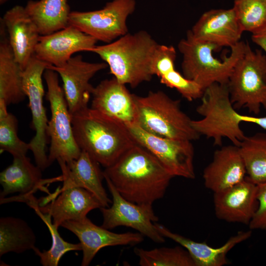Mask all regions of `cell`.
Returning <instances> with one entry per match:
<instances>
[{
    "label": "cell",
    "instance_id": "cell-19",
    "mask_svg": "<svg viewBox=\"0 0 266 266\" xmlns=\"http://www.w3.org/2000/svg\"><path fill=\"white\" fill-rule=\"evenodd\" d=\"M196 40L230 48L240 40L243 32L233 8L213 9L203 13L188 32Z\"/></svg>",
    "mask_w": 266,
    "mask_h": 266
},
{
    "label": "cell",
    "instance_id": "cell-13",
    "mask_svg": "<svg viewBox=\"0 0 266 266\" xmlns=\"http://www.w3.org/2000/svg\"><path fill=\"white\" fill-rule=\"evenodd\" d=\"M52 195L58 196L43 198L38 201L31 195L27 197L25 202L34 210L49 214L57 228L65 221L85 218L91 210L102 207L92 194L82 188L59 189Z\"/></svg>",
    "mask_w": 266,
    "mask_h": 266
},
{
    "label": "cell",
    "instance_id": "cell-12",
    "mask_svg": "<svg viewBox=\"0 0 266 266\" xmlns=\"http://www.w3.org/2000/svg\"><path fill=\"white\" fill-rule=\"evenodd\" d=\"M104 178L112 197V204L100 208L103 217L101 226L108 230L119 226L131 228L156 243H164L165 237L154 224L159 218L152 205L137 204L125 199L107 177Z\"/></svg>",
    "mask_w": 266,
    "mask_h": 266
},
{
    "label": "cell",
    "instance_id": "cell-32",
    "mask_svg": "<svg viewBox=\"0 0 266 266\" xmlns=\"http://www.w3.org/2000/svg\"><path fill=\"white\" fill-rule=\"evenodd\" d=\"M7 105L0 102V150L6 151L13 157L26 156L30 144L21 140L18 136V121L7 110Z\"/></svg>",
    "mask_w": 266,
    "mask_h": 266
},
{
    "label": "cell",
    "instance_id": "cell-36",
    "mask_svg": "<svg viewBox=\"0 0 266 266\" xmlns=\"http://www.w3.org/2000/svg\"><path fill=\"white\" fill-rule=\"evenodd\" d=\"M8 0H0V4H3L4 3L6 2V1H7Z\"/></svg>",
    "mask_w": 266,
    "mask_h": 266
},
{
    "label": "cell",
    "instance_id": "cell-35",
    "mask_svg": "<svg viewBox=\"0 0 266 266\" xmlns=\"http://www.w3.org/2000/svg\"><path fill=\"white\" fill-rule=\"evenodd\" d=\"M251 39L266 53V30L259 33L252 34Z\"/></svg>",
    "mask_w": 266,
    "mask_h": 266
},
{
    "label": "cell",
    "instance_id": "cell-34",
    "mask_svg": "<svg viewBox=\"0 0 266 266\" xmlns=\"http://www.w3.org/2000/svg\"><path fill=\"white\" fill-rule=\"evenodd\" d=\"M257 209L249 224L250 230H266V181L257 184Z\"/></svg>",
    "mask_w": 266,
    "mask_h": 266
},
{
    "label": "cell",
    "instance_id": "cell-1",
    "mask_svg": "<svg viewBox=\"0 0 266 266\" xmlns=\"http://www.w3.org/2000/svg\"><path fill=\"white\" fill-rule=\"evenodd\" d=\"M103 172L123 198L140 204L153 205L163 198L173 177L153 154L137 143Z\"/></svg>",
    "mask_w": 266,
    "mask_h": 266
},
{
    "label": "cell",
    "instance_id": "cell-4",
    "mask_svg": "<svg viewBox=\"0 0 266 266\" xmlns=\"http://www.w3.org/2000/svg\"><path fill=\"white\" fill-rule=\"evenodd\" d=\"M247 42L240 41L231 47V53L222 60L213 56L222 48L213 43L195 39L187 32L186 37L178 44L183 60V75L204 90L214 83L227 84L237 60L243 54Z\"/></svg>",
    "mask_w": 266,
    "mask_h": 266
},
{
    "label": "cell",
    "instance_id": "cell-10",
    "mask_svg": "<svg viewBox=\"0 0 266 266\" xmlns=\"http://www.w3.org/2000/svg\"><path fill=\"white\" fill-rule=\"evenodd\" d=\"M135 7V0H112L99 10L70 12L68 25L109 43L128 33L127 20Z\"/></svg>",
    "mask_w": 266,
    "mask_h": 266
},
{
    "label": "cell",
    "instance_id": "cell-23",
    "mask_svg": "<svg viewBox=\"0 0 266 266\" xmlns=\"http://www.w3.org/2000/svg\"><path fill=\"white\" fill-rule=\"evenodd\" d=\"M42 171L38 166L33 165L27 156L14 157L12 164L0 173V183L2 188L0 199L15 193L28 196L37 190L47 192L44 185L57 181H63L62 175L43 179Z\"/></svg>",
    "mask_w": 266,
    "mask_h": 266
},
{
    "label": "cell",
    "instance_id": "cell-20",
    "mask_svg": "<svg viewBox=\"0 0 266 266\" xmlns=\"http://www.w3.org/2000/svg\"><path fill=\"white\" fill-rule=\"evenodd\" d=\"M0 21L8 34L15 60L24 70L34 54L41 35L25 7L21 5H16L7 10Z\"/></svg>",
    "mask_w": 266,
    "mask_h": 266
},
{
    "label": "cell",
    "instance_id": "cell-26",
    "mask_svg": "<svg viewBox=\"0 0 266 266\" xmlns=\"http://www.w3.org/2000/svg\"><path fill=\"white\" fill-rule=\"evenodd\" d=\"M0 33V102L8 106L22 101L26 96L23 87V70L15 60L1 21Z\"/></svg>",
    "mask_w": 266,
    "mask_h": 266
},
{
    "label": "cell",
    "instance_id": "cell-22",
    "mask_svg": "<svg viewBox=\"0 0 266 266\" xmlns=\"http://www.w3.org/2000/svg\"><path fill=\"white\" fill-rule=\"evenodd\" d=\"M61 169L63 185L60 190L79 187L92 194L102 207L112 203L103 186V172L100 164L85 151H81L76 159L66 163L58 162Z\"/></svg>",
    "mask_w": 266,
    "mask_h": 266
},
{
    "label": "cell",
    "instance_id": "cell-33",
    "mask_svg": "<svg viewBox=\"0 0 266 266\" xmlns=\"http://www.w3.org/2000/svg\"><path fill=\"white\" fill-rule=\"evenodd\" d=\"M36 213L47 226L51 235L52 243L48 250H40L35 247L33 250L39 257L40 264L43 266H57L62 256L70 251L81 250L80 243H71L65 241L60 235L58 229L53 223L51 216L38 210Z\"/></svg>",
    "mask_w": 266,
    "mask_h": 266
},
{
    "label": "cell",
    "instance_id": "cell-2",
    "mask_svg": "<svg viewBox=\"0 0 266 266\" xmlns=\"http://www.w3.org/2000/svg\"><path fill=\"white\" fill-rule=\"evenodd\" d=\"M71 122L80 150L105 168L136 143L124 124L91 107L72 115Z\"/></svg>",
    "mask_w": 266,
    "mask_h": 266
},
{
    "label": "cell",
    "instance_id": "cell-15",
    "mask_svg": "<svg viewBox=\"0 0 266 266\" xmlns=\"http://www.w3.org/2000/svg\"><path fill=\"white\" fill-rule=\"evenodd\" d=\"M61 227L74 233L79 239L83 252L81 266H88L100 250L118 245L134 246L144 240L140 233H116L93 223L87 217L64 222Z\"/></svg>",
    "mask_w": 266,
    "mask_h": 266
},
{
    "label": "cell",
    "instance_id": "cell-30",
    "mask_svg": "<svg viewBox=\"0 0 266 266\" xmlns=\"http://www.w3.org/2000/svg\"><path fill=\"white\" fill-rule=\"evenodd\" d=\"M133 252L141 266H196L189 252L180 245L151 250L135 247Z\"/></svg>",
    "mask_w": 266,
    "mask_h": 266
},
{
    "label": "cell",
    "instance_id": "cell-27",
    "mask_svg": "<svg viewBox=\"0 0 266 266\" xmlns=\"http://www.w3.org/2000/svg\"><path fill=\"white\" fill-rule=\"evenodd\" d=\"M25 8L41 35L52 33L69 25L70 12L67 0H30Z\"/></svg>",
    "mask_w": 266,
    "mask_h": 266
},
{
    "label": "cell",
    "instance_id": "cell-8",
    "mask_svg": "<svg viewBox=\"0 0 266 266\" xmlns=\"http://www.w3.org/2000/svg\"><path fill=\"white\" fill-rule=\"evenodd\" d=\"M43 77L47 87L46 98L51 113L47 128L50 139L49 164L50 166L55 161L68 163L78 158L81 152L74 137L71 115L63 88L59 84L58 73L46 69Z\"/></svg>",
    "mask_w": 266,
    "mask_h": 266
},
{
    "label": "cell",
    "instance_id": "cell-3",
    "mask_svg": "<svg viewBox=\"0 0 266 266\" xmlns=\"http://www.w3.org/2000/svg\"><path fill=\"white\" fill-rule=\"evenodd\" d=\"M159 44L147 32L127 33L90 52L98 55L109 67L110 73L120 82L135 88L154 76L152 65Z\"/></svg>",
    "mask_w": 266,
    "mask_h": 266
},
{
    "label": "cell",
    "instance_id": "cell-14",
    "mask_svg": "<svg viewBox=\"0 0 266 266\" xmlns=\"http://www.w3.org/2000/svg\"><path fill=\"white\" fill-rule=\"evenodd\" d=\"M108 66L106 63L84 61L81 55L72 57L64 65H49L47 69L56 71L62 78L63 90L71 115L88 106L94 87L90 80Z\"/></svg>",
    "mask_w": 266,
    "mask_h": 266
},
{
    "label": "cell",
    "instance_id": "cell-31",
    "mask_svg": "<svg viewBox=\"0 0 266 266\" xmlns=\"http://www.w3.org/2000/svg\"><path fill=\"white\" fill-rule=\"evenodd\" d=\"M233 8L243 32L255 34L266 30V0H234Z\"/></svg>",
    "mask_w": 266,
    "mask_h": 266
},
{
    "label": "cell",
    "instance_id": "cell-9",
    "mask_svg": "<svg viewBox=\"0 0 266 266\" xmlns=\"http://www.w3.org/2000/svg\"><path fill=\"white\" fill-rule=\"evenodd\" d=\"M49 64L37 59L34 54L22 71L23 87L29 99L32 115V126L35 134L31 141L36 165L44 170L50 165L46 147L48 142V120L43 105L44 88L42 76Z\"/></svg>",
    "mask_w": 266,
    "mask_h": 266
},
{
    "label": "cell",
    "instance_id": "cell-16",
    "mask_svg": "<svg viewBox=\"0 0 266 266\" xmlns=\"http://www.w3.org/2000/svg\"><path fill=\"white\" fill-rule=\"evenodd\" d=\"M97 41L75 27L68 25L52 33L40 35L34 55L37 59L49 65L60 66L65 64L74 53L90 52Z\"/></svg>",
    "mask_w": 266,
    "mask_h": 266
},
{
    "label": "cell",
    "instance_id": "cell-17",
    "mask_svg": "<svg viewBox=\"0 0 266 266\" xmlns=\"http://www.w3.org/2000/svg\"><path fill=\"white\" fill-rule=\"evenodd\" d=\"M257 184L247 177L230 188L213 193L216 216L230 223L248 225L257 209Z\"/></svg>",
    "mask_w": 266,
    "mask_h": 266
},
{
    "label": "cell",
    "instance_id": "cell-18",
    "mask_svg": "<svg viewBox=\"0 0 266 266\" xmlns=\"http://www.w3.org/2000/svg\"><path fill=\"white\" fill-rule=\"evenodd\" d=\"M115 77L101 81L94 87L91 108L126 126L136 124L134 94Z\"/></svg>",
    "mask_w": 266,
    "mask_h": 266
},
{
    "label": "cell",
    "instance_id": "cell-28",
    "mask_svg": "<svg viewBox=\"0 0 266 266\" xmlns=\"http://www.w3.org/2000/svg\"><path fill=\"white\" fill-rule=\"evenodd\" d=\"M35 242V233L25 220L12 216L0 218V257L9 252L33 250Z\"/></svg>",
    "mask_w": 266,
    "mask_h": 266
},
{
    "label": "cell",
    "instance_id": "cell-11",
    "mask_svg": "<svg viewBox=\"0 0 266 266\" xmlns=\"http://www.w3.org/2000/svg\"><path fill=\"white\" fill-rule=\"evenodd\" d=\"M126 126L135 142L153 154L173 177L195 178V151L191 141L154 135L136 124Z\"/></svg>",
    "mask_w": 266,
    "mask_h": 266
},
{
    "label": "cell",
    "instance_id": "cell-24",
    "mask_svg": "<svg viewBox=\"0 0 266 266\" xmlns=\"http://www.w3.org/2000/svg\"><path fill=\"white\" fill-rule=\"evenodd\" d=\"M158 231L165 237L176 242L184 248L193 259L196 266H223L229 264L227 256L235 246L248 239L252 230L240 231L231 236L221 246L213 247L205 242H197L171 232L165 226L156 223Z\"/></svg>",
    "mask_w": 266,
    "mask_h": 266
},
{
    "label": "cell",
    "instance_id": "cell-21",
    "mask_svg": "<svg viewBox=\"0 0 266 266\" xmlns=\"http://www.w3.org/2000/svg\"><path fill=\"white\" fill-rule=\"evenodd\" d=\"M246 174L239 147L232 144L214 152L212 161L203 170L202 177L205 187L214 193L241 182Z\"/></svg>",
    "mask_w": 266,
    "mask_h": 266
},
{
    "label": "cell",
    "instance_id": "cell-7",
    "mask_svg": "<svg viewBox=\"0 0 266 266\" xmlns=\"http://www.w3.org/2000/svg\"><path fill=\"white\" fill-rule=\"evenodd\" d=\"M227 85L236 110L245 108L255 115L262 107L266 111V55L261 50H253L247 42Z\"/></svg>",
    "mask_w": 266,
    "mask_h": 266
},
{
    "label": "cell",
    "instance_id": "cell-6",
    "mask_svg": "<svg viewBox=\"0 0 266 266\" xmlns=\"http://www.w3.org/2000/svg\"><path fill=\"white\" fill-rule=\"evenodd\" d=\"M201 102L196 108L200 119L192 121L196 131L213 145L221 146L224 138L239 146L246 135L240 127L238 112L231 101L227 84L214 83L206 88Z\"/></svg>",
    "mask_w": 266,
    "mask_h": 266
},
{
    "label": "cell",
    "instance_id": "cell-5",
    "mask_svg": "<svg viewBox=\"0 0 266 266\" xmlns=\"http://www.w3.org/2000/svg\"><path fill=\"white\" fill-rule=\"evenodd\" d=\"M136 124L145 131L159 136L193 141L200 136L190 117L180 106V101L161 91H150L145 96L134 95Z\"/></svg>",
    "mask_w": 266,
    "mask_h": 266
},
{
    "label": "cell",
    "instance_id": "cell-29",
    "mask_svg": "<svg viewBox=\"0 0 266 266\" xmlns=\"http://www.w3.org/2000/svg\"><path fill=\"white\" fill-rule=\"evenodd\" d=\"M248 178L256 184L266 181V133L246 136L239 146Z\"/></svg>",
    "mask_w": 266,
    "mask_h": 266
},
{
    "label": "cell",
    "instance_id": "cell-25",
    "mask_svg": "<svg viewBox=\"0 0 266 266\" xmlns=\"http://www.w3.org/2000/svg\"><path fill=\"white\" fill-rule=\"evenodd\" d=\"M176 51L173 46L159 45L155 53L152 70L160 82L176 89L189 101L201 99L204 90L195 82L186 78L175 68Z\"/></svg>",
    "mask_w": 266,
    "mask_h": 266
}]
</instances>
